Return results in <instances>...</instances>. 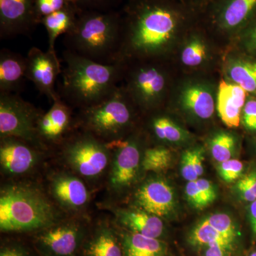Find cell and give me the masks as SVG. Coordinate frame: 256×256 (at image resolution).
<instances>
[{
  "label": "cell",
  "mask_w": 256,
  "mask_h": 256,
  "mask_svg": "<svg viewBox=\"0 0 256 256\" xmlns=\"http://www.w3.org/2000/svg\"><path fill=\"white\" fill-rule=\"evenodd\" d=\"M175 0H129L122 18V42L118 63L151 58L163 52L188 18Z\"/></svg>",
  "instance_id": "6da1fadb"
},
{
  "label": "cell",
  "mask_w": 256,
  "mask_h": 256,
  "mask_svg": "<svg viewBox=\"0 0 256 256\" xmlns=\"http://www.w3.org/2000/svg\"><path fill=\"white\" fill-rule=\"evenodd\" d=\"M63 60L65 66L58 92L70 106L82 109L98 104L117 89L124 78V64H100L67 50Z\"/></svg>",
  "instance_id": "7a4b0ae2"
},
{
  "label": "cell",
  "mask_w": 256,
  "mask_h": 256,
  "mask_svg": "<svg viewBox=\"0 0 256 256\" xmlns=\"http://www.w3.org/2000/svg\"><path fill=\"white\" fill-rule=\"evenodd\" d=\"M122 42V16L116 10H82L64 35L66 50L100 64H117Z\"/></svg>",
  "instance_id": "3957f363"
},
{
  "label": "cell",
  "mask_w": 256,
  "mask_h": 256,
  "mask_svg": "<svg viewBox=\"0 0 256 256\" xmlns=\"http://www.w3.org/2000/svg\"><path fill=\"white\" fill-rule=\"evenodd\" d=\"M58 218L53 202L36 185L14 182L1 188L2 232L41 230L58 222Z\"/></svg>",
  "instance_id": "277c9868"
},
{
  "label": "cell",
  "mask_w": 256,
  "mask_h": 256,
  "mask_svg": "<svg viewBox=\"0 0 256 256\" xmlns=\"http://www.w3.org/2000/svg\"><path fill=\"white\" fill-rule=\"evenodd\" d=\"M130 96L124 86H118L104 100L80 109L77 126L106 142L124 137L133 120Z\"/></svg>",
  "instance_id": "5b68a950"
},
{
  "label": "cell",
  "mask_w": 256,
  "mask_h": 256,
  "mask_svg": "<svg viewBox=\"0 0 256 256\" xmlns=\"http://www.w3.org/2000/svg\"><path fill=\"white\" fill-rule=\"evenodd\" d=\"M62 146L64 162L80 178L97 180L110 166L112 153L108 144L90 132L82 130L72 134Z\"/></svg>",
  "instance_id": "8992f818"
},
{
  "label": "cell",
  "mask_w": 256,
  "mask_h": 256,
  "mask_svg": "<svg viewBox=\"0 0 256 256\" xmlns=\"http://www.w3.org/2000/svg\"><path fill=\"white\" fill-rule=\"evenodd\" d=\"M42 114L20 94H0V137L20 138L44 148L37 132Z\"/></svg>",
  "instance_id": "52a82bcc"
},
{
  "label": "cell",
  "mask_w": 256,
  "mask_h": 256,
  "mask_svg": "<svg viewBox=\"0 0 256 256\" xmlns=\"http://www.w3.org/2000/svg\"><path fill=\"white\" fill-rule=\"evenodd\" d=\"M107 143L112 153L108 188L111 194H120L137 180L142 169V153L136 138L124 137Z\"/></svg>",
  "instance_id": "ba28073f"
},
{
  "label": "cell",
  "mask_w": 256,
  "mask_h": 256,
  "mask_svg": "<svg viewBox=\"0 0 256 256\" xmlns=\"http://www.w3.org/2000/svg\"><path fill=\"white\" fill-rule=\"evenodd\" d=\"M124 74L127 75L124 88L134 104L144 109L152 108L160 104L166 88V76L159 66L143 64L130 72L124 67Z\"/></svg>",
  "instance_id": "9c48e42d"
},
{
  "label": "cell",
  "mask_w": 256,
  "mask_h": 256,
  "mask_svg": "<svg viewBox=\"0 0 256 256\" xmlns=\"http://www.w3.org/2000/svg\"><path fill=\"white\" fill-rule=\"evenodd\" d=\"M26 78L33 82L37 90L50 100L62 98L55 90L56 82L62 73V65L56 50L44 52L36 47L28 50L26 56Z\"/></svg>",
  "instance_id": "30bf717a"
},
{
  "label": "cell",
  "mask_w": 256,
  "mask_h": 256,
  "mask_svg": "<svg viewBox=\"0 0 256 256\" xmlns=\"http://www.w3.org/2000/svg\"><path fill=\"white\" fill-rule=\"evenodd\" d=\"M40 149L41 148L20 138H1L0 164L2 172L12 178L30 174L40 164Z\"/></svg>",
  "instance_id": "8fae6325"
},
{
  "label": "cell",
  "mask_w": 256,
  "mask_h": 256,
  "mask_svg": "<svg viewBox=\"0 0 256 256\" xmlns=\"http://www.w3.org/2000/svg\"><path fill=\"white\" fill-rule=\"evenodd\" d=\"M84 230V225L78 220L57 222L42 229L37 242L50 255L72 256L78 248Z\"/></svg>",
  "instance_id": "7c38bea8"
},
{
  "label": "cell",
  "mask_w": 256,
  "mask_h": 256,
  "mask_svg": "<svg viewBox=\"0 0 256 256\" xmlns=\"http://www.w3.org/2000/svg\"><path fill=\"white\" fill-rule=\"evenodd\" d=\"M50 193L54 201L64 210L78 213L86 208L90 196L82 178L73 172H60L52 174Z\"/></svg>",
  "instance_id": "4fadbf2b"
},
{
  "label": "cell",
  "mask_w": 256,
  "mask_h": 256,
  "mask_svg": "<svg viewBox=\"0 0 256 256\" xmlns=\"http://www.w3.org/2000/svg\"><path fill=\"white\" fill-rule=\"evenodd\" d=\"M35 0H0V36L28 34L37 26Z\"/></svg>",
  "instance_id": "5bb4252c"
},
{
  "label": "cell",
  "mask_w": 256,
  "mask_h": 256,
  "mask_svg": "<svg viewBox=\"0 0 256 256\" xmlns=\"http://www.w3.org/2000/svg\"><path fill=\"white\" fill-rule=\"evenodd\" d=\"M134 202L138 208L162 218L174 210V190L163 178H150L138 188Z\"/></svg>",
  "instance_id": "9a60e30c"
},
{
  "label": "cell",
  "mask_w": 256,
  "mask_h": 256,
  "mask_svg": "<svg viewBox=\"0 0 256 256\" xmlns=\"http://www.w3.org/2000/svg\"><path fill=\"white\" fill-rule=\"evenodd\" d=\"M75 124L72 106L62 98L54 101L48 111L42 114L37 124V132L40 142L46 144H62Z\"/></svg>",
  "instance_id": "2e32d148"
},
{
  "label": "cell",
  "mask_w": 256,
  "mask_h": 256,
  "mask_svg": "<svg viewBox=\"0 0 256 256\" xmlns=\"http://www.w3.org/2000/svg\"><path fill=\"white\" fill-rule=\"evenodd\" d=\"M210 18L224 30H235L256 14V0H220L210 8Z\"/></svg>",
  "instance_id": "e0dca14e"
},
{
  "label": "cell",
  "mask_w": 256,
  "mask_h": 256,
  "mask_svg": "<svg viewBox=\"0 0 256 256\" xmlns=\"http://www.w3.org/2000/svg\"><path fill=\"white\" fill-rule=\"evenodd\" d=\"M108 210L114 214L121 225L132 233L158 238L164 232V224L161 218L140 208L126 210L110 206Z\"/></svg>",
  "instance_id": "ac0fdd59"
},
{
  "label": "cell",
  "mask_w": 256,
  "mask_h": 256,
  "mask_svg": "<svg viewBox=\"0 0 256 256\" xmlns=\"http://www.w3.org/2000/svg\"><path fill=\"white\" fill-rule=\"evenodd\" d=\"M246 92L237 84L222 80L217 96V110L220 119L228 128L240 124L242 112L245 106Z\"/></svg>",
  "instance_id": "d6986e66"
},
{
  "label": "cell",
  "mask_w": 256,
  "mask_h": 256,
  "mask_svg": "<svg viewBox=\"0 0 256 256\" xmlns=\"http://www.w3.org/2000/svg\"><path fill=\"white\" fill-rule=\"evenodd\" d=\"M26 57L3 48L0 52V94H20L26 78Z\"/></svg>",
  "instance_id": "ffe728a7"
},
{
  "label": "cell",
  "mask_w": 256,
  "mask_h": 256,
  "mask_svg": "<svg viewBox=\"0 0 256 256\" xmlns=\"http://www.w3.org/2000/svg\"><path fill=\"white\" fill-rule=\"evenodd\" d=\"M80 11L76 5L69 3L63 9L42 18L40 24L46 28L48 38V48L55 50L57 38L60 35L66 34L74 28Z\"/></svg>",
  "instance_id": "44dd1931"
},
{
  "label": "cell",
  "mask_w": 256,
  "mask_h": 256,
  "mask_svg": "<svg viewBox=\"0 0 256 256\" xmlns=\"http://www.w3.org/2000/svg\"><path fill=\"white\" fill-rule=\"evenodd\" d=\"M182 104L185 110L200 119H208L214 112V100L210 89L200 84H192L184 89Z\"/></svg>",
  "instance_id": "7402d4cb"
},
{
  "label": "cell",
  "mask_w": 256,
  "mask_h": 256,
  "mask_svg": "<svg viewBox=\"0 0 256 256\" xmlns=\"http://www.w3.org/2000/svg\"><path fill=\"white\" fill-rule=\"evenodd\" d=\"M85 256H124V250L112 228L107 225H102L88 242Z\"/></svg>",
  "instance_id": "603a6c76"
},
{
  "label": "cell",
  "mask_w": 256,
  "mask_h": 256,
  "mask_svg": "<svg viewBox=\"0 0 256 256\" xmlns=\"http://www.w3.org/2000/svg\"><path fill=\"white\" fill-rule=\"evenodd\" d=\"M124 256H164L166 246L158 238L141 234H126L124 242Z\"/></svg>",
  "instance_id": "cb8c5ba5"
},
{
  "label": "cell",
  "mask_w": 256,
  "mask_h": 256,
  "mask_svg": "<svg viewBox=\"0 0 256 256\" xmlns=\"http://www.w3.org/2000/svg\"><path fill=\"white\" fill-rule=\"evenodd\" d=\"M229 78L246 92L256 94V63L250 60H237L228 69Z\"/></svg>",
  "instance_id": "d4e9b609"
},
{
  "label": "cell",
  "mask_w": 256,
  "mask_h": 256,
  "mask_svg": "<svg viewBox=\"0 0 256 256\" xmlns=\"http://www.w3.org/2000/svg\"><path fill=\"white\" fill-rule=\"evenodd\" d=\"M172 161L171 151L162 146L146 149L142 154L141 168L142 171L159 173L168 169Z\"/></svg>",
  "instance_id": "484cf974"
},
{
  "label": "cell",
  "mask_w": 256,
  "mask_h": 256,
  "mask_svg": "<svg viewBox=\"0 0 256 256\" xmlns=\"http://www.w3.org/2000/svg\"><path fill=\"white\" fill-rule=\"evenodd\" d=\"M150 127L156 139L166 142H176L184 137L181 128L172 120L164 116H156L151 120Z\"/></svg>",
  "instance_id": "4316f807"
},
{
  "label": "cell",
  "mask_w": 256,
  "mask_h": 256,
  "mask_svg": "<svg viewBox=\"0 0 256 256\" xmlns=\"http://www.w3.org/2000/svg\"><path fill=\"white\" fill-rule=\"evenodd\" d=\"M190 240L193 245L206 246L216 244H234L233 240L224 237L205 220L197 224L193 229L190 234Z\"/></svg>",
  "instance_id": "83f0119b"
},
{
  "label": "cell",
  "mask_w": 256,
  "mask_h": 256,
  "mask_svg": "<svg viewBox=\"0 0 256 256\" xmlns=\"http://www.w3.org/2000/svg\"><path fill=\"white\" fill-rule=\"evenodd\" d=\"M235 146L236 141L233 136L227 132H220L210 141V153L216 161L223 162L232 159Z\"/></svg>",
  "instance_id": "f1b7e54d"
},
{
  "label": "cell",
  "mask_w": 256,
  "mask_h": 256,
  "mask_svg": "<svg viewBox=\"0 0 256 256\" xmlns=\"http://www.w3.org/2000/svg\"><path fill=\"white\" fill-rule=\"evenodd\" d=\"M206 56V48L204 44L198 40H192L184 48L182 60L188 66L194 67L200 65Z\"/></svg>",
  "instance_id": "f546056e"
},
{
  "label": "cell",
  "mask_w": 256,
  "mask_h": 256,
  "mask_svg": "<svg viewBox=\"0 0 256 256\" xmlns=\"http://www.w3.org/2000/svg\"><path fill=\"white\" fill-rule=\"evenodd\" d=\"M208 224L229 240H235L237 232L230 217L226 214H214L205 218Z\"/></svg>",
  "instance_id": "4dcf8cb0"
},
{
  "label": "cell",
  "mask_w": 256,
  "mask_h": 256,
  "mask_svg": "<svg viewBox=\"0 0 256 256\" xmlns=\"http://www.w3.org/2000/svg\"><path fill=\"white\" fill-rule=\"evenodd\" d=\"M70 2L69 0H35L34 16L37 24H40L42 18L63 9Z\"/></svg>",
  "instance_id": "1f68e13d"
},
{
  "label": "cell",
  "mask_w": 256,
  "mask_h": 256,
  "mask_svg": "<svg viewBox=\"0 0 256 256\" xmlns=\"http://www.w3.org/2000/svg\"><path fill=\"white\" fill-rule=\"evenodd\" d=\"M236 190L244 201L254 202L256 200V172H252L237 182Z\"/></svg>",
  "instance_id": "d6a6232c"
},
{
  "label": "cell",
  "mask_w": 256,
  "mask_h": 256,
  "mask_svg": "<svg viewBox=\"0 0 256 256\" xmlns=\"http://www.w3.org/2000/svg\"><path fill=\"white\" fill-rule=\"evenodd\" d=\"M244 164L238 160L230 159L220 163L218 171L220 178L226 182L230 183L242 176Z\"/></svg>",
  "instance_id": "836d02e7"
},
{
  "label": "cell",
  "mask_w": 256,
  "mask_h": 256,
  "mask_svg": "<svg viewBox=\"0 0 256 256\" xmlns=\"http://www.w3.org/2000/svg\"><path fill=\"white\" fill-rule=\"evenodd\" d=\"M80 10L110 11L114 10L118 0H69Z\"/></svg>",
  "instance_id": "e575fe53"
},
{
  "label": "cell",
  "mask_w": 256,
  "mask_h": 256,
  "mask_svg": "<svg viewBox=\"0 0 256 256\" xmlns=\"http://www.w3.org/2000/svg\"><path fill=\"white\" fill-rule=\"evenodd\" d=\"M182 175L188 182L198 180L194 162V150H188L184 152L181 162Z\"/></svg>",
  "instance_id": "d590c367"
},
{
  "label": "cell",
  "mask_w": 256,
  "mask_h": 256,
  "mask_svg": "<svg viewBox=\"0 0 256 256\" xmlns=\"http://www.w3.org/2000/svg\"><path fill=\"white\" fill-rule=\"evenodd\" d=\"M242 122L249 130H256V98L246 102L242 109Z\"/></svg>",
  "instance_id": "8d00e7d4"
},
{
  "label": "cell",
  "mask_w": 256,
  "mask_h": 256,
  "mask_svg": "<svg viewBox=\"0 0 256 256\" xmlns=\"http://www.w3.org/2000/svg\"><path fill=\"white\" fill-rule=\"evenodd\" d=\"M196 182L205 206H210L216 198L214 186L210 181L205 178H198L196 180Z\"/></svg>",
  "instance_id": "74e56055"
},
{
  "label": "cell",
  "mask_w": 256,
  "mask_h": 256,
  "mask_svg": "<svg viewBox=\"0 0 256 256\" xmlns=\"http://www.w3.org/2000/svg\"><path fill=\"white\" fill-rule=\"evenodd\" d=\"M185 194L188 202L192 206L197 210H202L206 207L197 186L196 181L188 182L185 188Z\"/></svg>",
  "instance_id": "f35d334b"
},
{
  "label": "cell",
  "mask_w": 256,
  "mask_h": 256,
  "mask_svg": "<svg viewBox=\"0 0 256 256\" xmlns=\"http://www.w3.org/2000/svg\"><path fill=\"white\" fill-rule=\"evenodd\" d=\"M230 244H216L208 246L206 252V256H227L232 250Z\"/></svg>",
  "instance_id": "ab89813d"
},
{
  "label": "cell",
  "mask_w": 256,
  "mask_h": 256,
  "mask_svg": "<svg viewBox=\"0 0 256 256\" xmlns=\"http://www.w3.org/2000/svg\"><path fill=\"white\" fill-rule=\"evenodd\" d=\"M184 2L186 1L192 9V6L194 8H210L220 0H183Z\"/></svg>",
  "instance_id": "60d3db41"
},
{
  "label": "cell",
  "mask_w": 256,
  "mask_h": 256,
  "mask_svg": "<svg viewBox=\"0 0 256 256\" xmlns=\"http://www.w3.org/2000/svg\"><path fill=\"white\" fill-rule=\"evenodd\" d=\"M0 256H28L22 249L18 247L10 246L3 248Z\"/></svg>",
  "instance_id": "b9f144b4"
},
{
  "label": "cell",
  "mask_w": 256,
  "mask_h": 256,
  "mask_svg": "<svg viewBox=\"0 0 256 256\" xmlns=\"http://www.w3.org/2000/svg\"><path fill=\"white\" fill-rule=\"evenodd\" d=\"M248 216L252 232L256 234V200L250 203L248 208Z\"/></svg>",
  "instance_id": "7bdbcfd3"
},
{
  "label": "cell",
  "mask_w": 256,
  "mask_h": 256,
  "mask_svg": "<svg viewBox=\"0 0 256 256\" xmlns=\"http://www.w3.org/2000/svg\"><path fill=\"white\" fill-rule=\"evenodd\" d=\"M248 36L252 46L256 48V18H254L249 28Z\"/></svg>",
  "instance_id": "ee69618b"
},
{
  "label": "cell",
  "mask_w": 256,
  "mask_h": 256,
  "mask_svg": "<svg viewBox=\"0 0 256 256\" xmlns=\"http://www.w3.org/2000/svg\"><path fill=\"white\" fill-rule=\"evenodd\" d=\"M250 256H256V252H252V255H250Z\"/></svg>",
  "instance_id": "f6af8a7d"
}]
</instances>
